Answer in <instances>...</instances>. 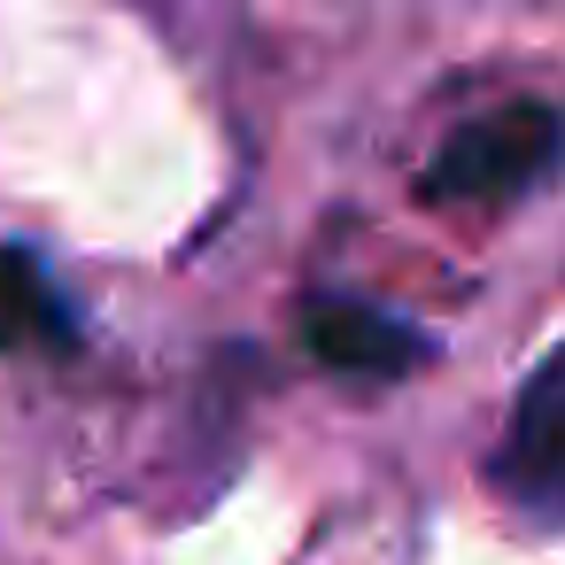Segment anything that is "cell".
I'll list each match as a JSON object with an SVG mask.
<instances>
[{
    "label": "cell",
    "mask_w": 565,
    "mask_h": 565,
    "mask_svg": "<svg viewBox=\"0 0 565 565\" xmlns=\"http://www.w3.org/2000/svg\"><path fill=\"white\" fill-rule=\"evenodd\" d=\"M557 156H565V117L550 102H511L441 140V156L426 163V194L434 202H503V194H526Z\"/></svg>",
    "instance_id": "cell-1"
},
{
    "label": "cell",
    "mask_w": 565,
    "mask_h": 565,
    "mask_svg": "<svg viewBox=\"0 0 565 565\" xmlns=\"http://www.w3.org/2000/svg\"><path fill=\"white\" fill-rule=\"evenodd\" d=\"M495 488L534 511L565 503V349L519 387L503 418V449H495Z\"/></svg>",
    "instance_id": "cell-2"
},
{
    "label": "cell",
    "mask_w": 565,
    "mask_h": 565,
    "mask_svg": "<svg viewBox=\"0 0 565 565\" xmlns=\"http://www.w3.org/2000/svg\"><path fill=\"white\" fill-rule=\"evenodd\" d=\"M302 349L333 372H364V380H395L426 356V341L411 326H395L387 310H364V302H310L302 310Z\"/></svg>",
    "instance_id": "cell-3"
},
{
    "label": "cell",
    "mask_w": 565,
    "mask_h": 565,
    "mask_svg": "<svg viewBox=\"0 0 565 565\" xmlns=\"http://www.w3.org/2000/svg\"><path fill=\"white\" fill-rule=\"evenodd\" d=\"M0 349H71V302L32 248H0Z\"/></svg>",
    "instance_id": "cell-4"
}]
</instances>
